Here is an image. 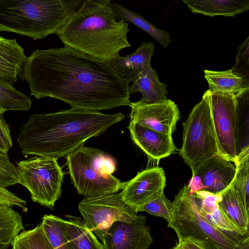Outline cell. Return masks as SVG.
I'll return each mask as SVG.
<instances>
[{"label":"cell","mask_w":249,"mask_h":249,"mask_svg":"<svg viewBox=\"0 0 249 249\" xmlns=\"http://www.w3.org/2000/svg\"><path fill=\"white\" fill-rule=\"evenodd\" d=\"M69 173L78 194L93 197L116 193L124 182L112 175L115 160L99 149L84 145L66 157Z\"/></svg>","instance_id":"8992f818"},{"label":"cell","mask_w":249,"mask_h":249,"mask_svg":"<svg viewBox=\"0 0 249 249\" xmlns=\"http://www.w3.org/2000/svg\"><path fill=\"white\" fill-rule=\"evenodd\" d=\"M128 128L132 140L151 160L158 161L177 150L172 135L157 132L131 121Z\"/></svg>","instance_id":"9a60e30c"},{"label":"cell","mask_w":249,"mask_h":249,"mask_svg":"<svg viewBox=\"0 0 249 249\" xmlns=\"http://www.w3.org/2000/svg\"><path fill=\"white\" fill-rule=\"evenodd\" d=\"M154 50L155 44L153 42H142L133 53L124 56L118 55L109 62L119 75L129 85L151 65Z\"/></svg>","instance_id":"2e32d148"},{"label":"cell","mask_w":249,"mask_h":249,"mask_svg":"<svg viewBox=\"0 0 249 249\" xmlns=\"http://www.w3.org/2000/svg\"><path fill=\"white\" fill-rule=\"evenodd\" d=\"M24 230L21 215L12 206L0 202V249H8Z\"/></svg>","instance_id":"d4e9b609"},{"label":"cell","mask_w":249,"mask_h":249,"mask_svg":"<svg viewBox=\"0 0 249 249\" xmlns=\"http://www.w3.org/2000/svg\"><path fill=\"white\" fill-rule=\"evenodd\" d=\"M206 92L220 152L223 157L234 162L238 155L236 96L209 90Z\"/></svg>","instance_id":"30bf717a"},{"label":"cell","mask_w":249,"mask_h":249,"mask_svg":"<svg viewBox=\"0 0 249 249\" xmlns=\"http://www.w3.org/2000/svg\"><path fill=\"white\" fill-rule=\"evenodd\" d=\"M172 207V202L166 198L163 191L141 206L138 212H145L155 216L162 217L168 222Z\"/></svg>","instance_id":"4dcf8cb0"},{"label":"cell","mask_w":249,"mask_h":249,"mask_svg":"<svg viewBox=\"0 0 249 249\" xmlns=\"http://www.w3.org/2000/svg\"><path fill=\"white\" fill-rule=\"evenodd\" d=\"M167 227L178 241L190 240L204 249H233L248 235H235L213 226L199 213L190 188L185 185L175 196Z\"/></svg>","instance_id":"5b68a950"},{"label":"cell","mask_w":249,"mask_h":249,"mask_svg":"<svg viewBox=\"0 0 249 249\" xmlns=\"http://www.w3.org/2000/svg\"><path fill=\"white\" fill-rule=\"evenodd\" d=\"M249 91L237 95L236 142L238 154L249 144Z\"/></svg>","instance_id":"f1b7e54d"},{"label":"cell","mask_w":249,"mask_h":249,"mask_svg":"<svg viewBox=\"0 0 249 249\" xmlns=\"http://www.w3.org/2000/svg\"><path fill=\"white\" fill-rule=\"evenodd\" d=\"M17 239L24 249H54L48 240L40 224L33 229L23 230Z\"/></svg>","instance_id":"f546056e"},{"label":"cell","mask_w":249,"mask_h":249,"mask_svg":"<svg viewBox=\"0 0 249 249\" xmlns=\"http://www.w3.org/2000/svg\"><path fill=\"white\" fill-rule=\"evenodd\" d=\"M68 217L69 220H65V233L72 249H104L83 219Z\"/></svg>","instance_id":"cb8c5ba5"},{"label":"cell","mask_w":249,"mask_h":249,"mask_svg":"<svg viewBox=\"0 0 249 249\" xmlns=\"http://www.w3.org/2000/svg\"><path fill=\"white\" fill-rule=\"evenodd\" d=\"M78 209L87 226L100 240L115 221L130 222L138 213L124 201L121 192L84 197Z\"/></svg>","instance_id":"9c48e42d"},{"label":"cell","mask_w":249,"mask_h":249,"mask_svg":"<svg viewBox=\"0 0 249 249\" xmlns=\"http://www.w3.org/2000/svg\"><path fill=\"white\" fill-rule=\"evenodd\" d=\"M112 12L117 21L130 22L147 33L155 40L166 48L171 42V35L160 30L134 11L117 3H111Z\"/></svg>","instance_id":"603a6c76"},{"label":"cell","mask_w":249,"mask_h":249,"mask_svg":"<svg viewBox=\"0 0 249 249\" xmlns=\"http://www.w3.org/2000/svg\"><path fill=\"white\" fill-rule=\"evenodd\" d=\"M172 249H197L196 244L189 240L178 241Z\"/></svg>","instance_id":"d590c367"},{"label":"cell","mask_w":249,"mask_h":249,"mask_svg":"<svg viewBox=\"0 0 249 249\" xmlns=\"http://www.w3.org/2000/svg\"><path fill=\"white\" fill-rule=\"evenodd\" d=\"M0 150L8 153L9 149H8L3 142L0 140Z\"/></svg>","instance_id":"f35d334b"},{"label":"cell","mask_w":249,"mask_h":249,"mask_svg":"<svg viewBox=\"0 0 249 249\" xmlns=\"http://www.w3.org/2000/svg\"><path fill=\"white\" fill-rule=\"evenodd\" d=\"M204 77L211 92H221L237 95L249 89V82L231 69L224 71L204 70Z\"/></svg>","instance_id":"7402d4cb"},{"label":"cell","mask_w":249,"mask_h":249,"mask_svg":"<svg viewBox=\"0 0 249 249\" xmlns=\"http://www.w3.org/2000/svg\"><path fill=\"white\" fill-rule=\"evenodd\" d=\"M191 11L213 17H235L249 9V0H182Z\"/></svg>","instance_id":"ffe728a7"},{"label":"cell","mask_w":249,"mask_h":249,"mask_svg":"<svg viewBox=\"0 0 249 249\" xmlns=\"http://www.w3.org/2000/svg\"><path fill=\"white\" fill-rule=\"evenodd\" d=\"M183 126V141L179 154L192 171L211 157L222 156L206 91L201 101L192 109Z\"/></svg>","instance_id":"52a82bcc"},{"label":"cell","mask_w":249,"mask_h":249,"mask_svg":"<svg viewBox=\"0 0 249 249\" xmlns=\"http://www.w3.org/2000/svg\"><path fill=\"white\" fill-rule=\"evenodd\" d=\"M82 0H0V32L42 39L66 23Z\"/></svg>","instance_id":"277c9868"},{"label":"cell","mask_w":249,"mask_h":249,"mask_svg":"<svg viewBox=\"0 0 249 249\" xmlns=\"http://www.w3.org/2000/svg\"><path fill=\"white\" fill-rule=\"evenodd\" d=\"M234 163L236 173L231 184L238 192L249 211V146L238 153Z\"/></svg>","instance_id":"484cf974"},{"label":"cell","mask_w":249,"mask_h":249,"mask_svg":"<svg viewBox=\"0 0 249 249\" xmlns=\"http://www.w3.org/2000/svg\"><path fill=\"white\" fill-rule=\"evenodd\" d=\"M0 202L11 206H18L26 209V201L20 198L15 194L11 192L5 188L0 186Z\"/></svg>","instance_id":"836d02e7"},{"label":"cell","mask_w":249,"mask_h":249,"mask_svg":"<svg viewBox=\"0 0 249 249\" xmlns=\"http://www.w3.org/2000/svg\"><path fill=\"white\" fill-rule=\"evenodd\" d=\"M130 107V121L166 135H172L180 118L178 106L168 99L153 104L131 102Z\"/></svg>","instance_id":"7c38bea8"},{"label":"cell","mask_w":249,"mask_h":249,"mask_svg":"<svg viewBox=\"0 0 249 249\" xmlns=\"http://www.w3.org/2000/svg\"><path fill=\"white\" fill-rule=\"evenodd\" d=\"M197 246V249H204L201 246H200L199 245L195 243Z\"/></svg>","instance_id":"ab89813d"},{"label":"cell","mask_w":249,"mask_h":249,"mask_svg":"<svg viewBox=\"0 0 249 249\" xmlns=\"http://www.w3.org/2000/svg\"><path fill=\"white\" fill-rule=\"evenodd\" d=\"M192 172V179L199 181L197 192L217 195L231 183L236 167L224 157L215 155L200 163Z\"/></svg>","instance_id":"4fadbf2b"},{"label":"cell","mask_w":249,"mask_h":249,"mask_svg":"<svg viewBox=\"0 0 249 249\" xmlns=\"http://www.w3.org/2000/svg\"><path fill=\"white\" fill-rule=\"evenodd\" d=\"M124 117L122 112L107 114L72 108L35 113L20 125L17 142L26 157L35 155L57 159L66 157Z\"/></svg>","instance_id":"7a4b0ae2"},{"label":"cell","mask_w":249,"mask_h":249,"mask_svg":"<svg viewBox=\"0 0 249 249\" xmlns=\"http://www.w3.org/2000/svg\"><path fill=\"white\" fill-rule=\"evenodd\" d=\"M167 86L159 80L156 71L151 65L142 71L129 86L130 94L142 93L139 101L145 104H153L167 100Z\"/></svg>","instance_id":"ac0fdd59"},{"label":"cell","mask_w":249,"mask_h":249,"mask_svg":"<svg viewBox=\"0 0 249 249\" xmlns=\"http://www.w3.org/2000/svg\"><path fill=\"white\" fill-rule=\"evenodd\" d=\"M41 225L54 249H72L65 233V220L52 214H45Z\"/></svg>","instance_id":"83f0119b"},{"label":"cell","mask_w":249,"mask_h":249,"mask_svg":"<svg viewBox=\"0 0 249 249\" xmlns=\"http://www.w3.org/2000/svg\"><path fill=\"white\" fill-rule=\"evenodd\" d=\"M4 112L0 109V140L10 149L13 145L9 126L4 119Z\"/></svg>","instance_id":"e575fe53"},{"label":"cell","mask_w":249,"mask_h":249,"mask_svg":"<svg viewBox=\"0 0 249 249\" xmlns=\"http://www.w3.org/2000/svg\"><path fill=\"white\" fill-rule=\"evenodd\" d=\"M12 246V249H24L18 241L17 239V238L13 243Z\"/></svg>","instance_id":"74e56055"},{"label":"cell","mask_w":249,"mask_h":249,"mask_svg":"<svg viewBox=\"0 0 249 249\" xmlns=\"http://www.w3.org/2000/svg\"><path fill=\"white\" fill-rule=\"evenodd\" d=\"M16 169L18 183L29 190L32 201L53 209L64 178L57 159L37 156L19 161Z\"/></svg>","instance_id":"ba28073f"},{"label":"cell","mask_w":249,"mask_h":249,"mask_svg":"<svg viewBox=\"0 0 249 249\" xmlns=\"http://www.w3.org/2000/svg\"><path fill=\"white\" fill-rule=\"evenodd\" d=\"M233 249H249V236L242 240Z\"/></svg>","instance_id":"8d00e7d4"},{"label":"cell","mask_w":249,"mask_h":249,"mask_svg":"<svg viewBox=\"0 0 249 249\" xmlns=\"http://www.w3.org/2000/svg\"><path fill=\"white\" fill-rule=\"evenodd\" d=\"M109 0H84L56 35L65 46L109 61L130 47L128 24L117 21Z\"/></svg>","instance_id":"3957f363"},{"label":"cell","mask_w":249,"mask_h":249,"mask_svg":"<svg viewBox=\"0 0 249 249\" xmlns=\"http://www.w3.org/2000/svg\"><path fill=\"white\" fill-rule=\"evenodd\" d=\"M26 58L17 39L5 38L0 32V77L12 84L16 82Z\"/></svg>","instance_id":"d6986e66"},{"label":"cell","mask_w":249,"mask_h":249,"mask_svg":"<svg viewBox=\"0 0 249 249\" xmlns=\"http://www.w3.org/2000/svg\"><path fill=\"white\" fill-rule=\"evenodd\" d=\"M7 154L0 150V186L5 188L18 183L16 167Z\"/></svg>","instance_id":"1f68e13d"},{"label":"cell","mask_w":249,"mask_h":249,"mask_svg":"<svg viewBox=\"0 0 249 249\" xmlns=\"http://www.w3.org/2000/svg\"><path fill=\"white\" fill-rule=\"evenodd\" d=\"M146 218L137 215L130 222L115 221L101 241L104 249H148L153 242Z\"/></svg>","instance_id":"8fae6325"},{"label":"cell","mask_w":249,"mask_h":249,"mask_svg":"<svg viewBox=\"0 0 249 249\" xmlns=\"http://www.w3.org/2000/svg\"><path fill=\"white\" fill-rule=\"evenodd\" d=\"M19 77L30 95L55 98L72 108L100 111L131 103L128 84L109 61L66 46L35 50Z\"/></svg>","instance_id":"6da1fadb"},{"label":"cell","mask_w":249,"mask_h":249,"mask_svg":"<svg viewBox=\"0 0 249 249\" xmlns=\"http://www.w3.org/2000/svg\"><path fill=\"white\" fill-rule=\"evenodd\" d=\"M218 206L229 221L242 235H249V211L238 192L231 185L215 195Z\"/></svg>","instance_id":"e0dca14e"},{"label":"cell","mask_w":249,"mask_h":249,"mask_svg":"<svg viewBox=\"0 0 249 249\" xmlns=\"http://www.w3.org/2000/svg\"><path fill=\"white\" fill-rule=\"evenodd\" d=\"M249 37L238 48L236 58V64L231 69L234 72L241 75L249 82Z\"/></svg>","instance_id":"d6a6232c"},{"label":"cell","mask_w":249,"mask_h":249,"mask_svg":"<svg viewBox=\"0 0 249 249\" xmlns=\"http://www.w3.org/2000/svg\"><path fill=\"white\" fill-rule=\"evenodd\" d=\"M193 194L199 213L213 226L223 231L241 235L219 209L215 195L203 191Z\"/></svg>","instance_id":"44dd1931"},{"label":"cell","mask_w":249,"mask_h":249,"mask_svg":"<svg viewBox=\"0 0 249 249\" xmlns=\"http://www.w3.org/2000/svg\"><path fill=\"white\" fill-rule=\"evenodd\" d=\"M12 84L0 77V109L8 110L27 111L32 106L31 99L14 88Z\"/></svg>","instance_id":"4316f807"},{"label":"cell","mask_w":249,"mask_h":249,"mask_svg":"<svg viewBox=\"0 0 249 249\" xmlns=\"http://www.w3.org/2000/svg\"><path fill=\"white\" fill-rule=\"evenodd\" d=\"M166 185L164 169L156 166L145 169L128 181L121 192L124 201L137 212L143 204L159 195Z\"/></svg>","instance_id":"5bb4252c"}]
</instances>
